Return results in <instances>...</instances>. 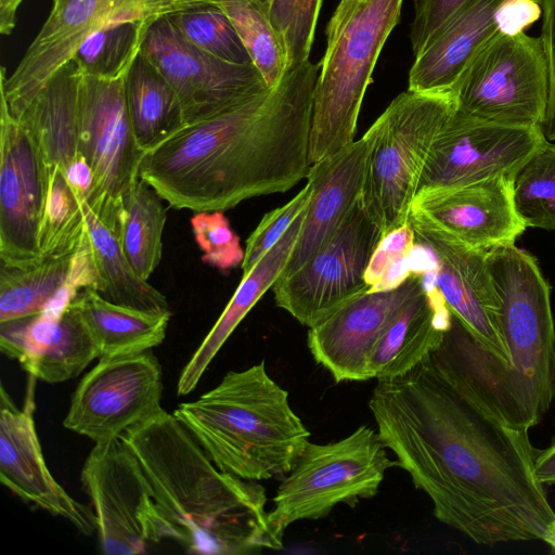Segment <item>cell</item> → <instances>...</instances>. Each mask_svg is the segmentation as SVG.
Returning a JSON list of instances; mask_svg holds the SVG:
<instances>
[{"instance_id": "obj_1", "label": "cell", "mask_w": 555, "mask_h": 555, "mask_svg": "<svg viewBox=\"0 0 555 555\" xmlns=\"http://www.w3.org/2000/svg\"><path fill=\"white\" fill-rule=\"evenodd\" d=\"M377 434L442 524L481 545L555 544V512L534 475L529 429L513 422L442 340L418 365L377 379Z\"/></svg>"}, {"instance_id": "obj_2", "label": "cell", "mask_w": 555, "mask_h": 555, "mask_svg": "<svg viewBox=\"0 0 555 555\" xmlns=\"http://www.w3.org/2000/svg\"><path fill=\"white\" fill-rule=\"evenodd\" d=\"M321 64L289 68L270 90L186 124L149 150L140 178L176 209L224 211L307 178Z\"/></svg>"}, {"instance_id": "obj_3", "label": "cell", "mask_w": 555, "mask_h": 555, "mask_svg": "<svg viewBox=\"0 0 555 555\" xmlns=\"http://www.w3.org/2000/svg\"><path fill=\"white\" fill-rule=\"evenodd\" d=\"M120 438L140 461L176 541L190 553L244 555L282 550L266 512V489L221 470L164 409Z\"/></svg>"}, {"instance_id": "obj_4", "label": "cell", "mask_w": 555, "mask_h": 555, "mask_svg": "<svg viewBox=\"0 0 555 555\" xmlns=\"http://www.w3.org/2000/svg\"><path fill=\"white\" fill-rule=\"evenodd\" d=\"M173 414L221 470L245 480L284 478L310 442L288 392L264 362L228 372Z\"/></svg>"}, {"instance_id": "obj_5", "label": "cell", "mask_w": 555, "mask_h": 555, "mask_svg": "<svg viewBox=\"0 0 555 555\" xmlns=\"http://www.w3.org/2000/svg\"><path fill=\"white\" fill-rule=\"evenodd\" d=\"M487 262L500 301L499 327L509 352V365H482L459 337L454 345L502 411L530 429L555 399L551 288L537 259L514 244L487 251Z\"/></svg>"}, {"instance_id": "obj_6", "label": "cell", "mask_w": 555, "mask_h": 555, "mask_svg": "<svg viewBox=\"0 0 555 555\" xmlns=\"http://www.w3.org/2000/svg\"><path fill=\"white\" fill-rule=\"evenodd\" d=\"M403 0H340L326 27L310 128L311 165L350 144L380 51Z\"/></svg>"}, {"instance_id": "obj_7", "label": "cell", "mask_w": 555, "mask_h": 555, "mask_svg": "<svg viewBox=\"0 0 555 555\" xmlns=\"http://www.w3.org/2000/svg\"><path fill=\"white\" fill-rule=\"evenodd\" d=\"M455 109L451 92L406 90L369 128L361 203L384 235L409 222L433 142Z\"/></svg>"}, {"instance_id": "obj_8", "label": "cell", "mask_w": 555, "mask_h": 555, "mask_svg": "<svg viewBox=\"0 0 555 555\" xmlns=\"http://www.w3.org/2000/svg\"><path fill=\"white\" fill-rule=\"evenodd\" d=\"M377 431L366 425L335 442H309L284 477L268 517L276 533L305 519L327 516L338 504L354 506L377 492L391 466Z\"/></svg>"}, {"instance_id": "obj_9", "label": "cell", "mask_w": 555, "mask_h": 555, "mask_svg": "<svg viewBox=\"0 0 555 555\" xmlns=\"http://www.w3.org/2000/svg\"><path fill=\"white\" fill-rule=\"evenodd\" d=\"M548 72L540 37L498 33L451 90L461 116L507 126L543 128Z\"/></svg>"}, {"instance_id": "obj_10", "label": "cell", "mask_w": 555, "mask_h": 555, "mask_svg": "<svg viewBox=\"0 0 555 555\" xmlns=\"http://www.w3.org/2000/svg\"><path fill=\"white\" fill-rule=\"evenodd\" d=\"M80 480L95 514L102 553L143 554L150 543L177 539L140 461L121 438L93 447Z\"/></svg>"}, {"instance_id": "obj_11", "label": "cell", "mask_w": 555, "mask_h": 555, "mask_svg": "<svg viewBox=\"0 0 555 555\" xmlns=\"http://www.w3.org/2000/svg\"><path fill=\"white\" fill-rule=\"evenodd\" d=\"M211 0H53L52 10L14 72L0 75V98L16 116L93 33L115 23L156 20Z\"/></svg>"}, {"instance_id": "obj_12", "label": "cell", "mask_w": 555, "mask_h": 555, "mask_svg": "<svg viewBox=\"0 0 555 555\" xmlns=\"http://www.w3.org/2000/svg\"><path fill=\"white\" fill-rule=\"evenodd\" d=\"M125 76L102 79L82 74L78 95L77 149L93 175L85 204L114 231L122 197L139 180L145 154L129 118Z\"/></svg>"}, {"instance_id": "obj_13", "label": "cell", "mask_w": 555, "mask_h": 555, "mask_svg": "<svg viewBox=\"0 0 555 555\" xmlns=\"http://www.w3.org/2000/svg\"><path fill=\"white\" fill-rule=\"evenodd\" d=\"M384 233L361 201L332 240L273 286L276 306L308 327L370 291L364 274Z\"/></svg>"}, {"instance_id": "obj_14", "label": "cell", "mask_w": 555, "mask_h": 555, "mask_svg": "<svg viewBox=\"0 0 555 555\" xmlns=\"http://www.w3.org/2000/svg\"><path fill=\"white\" fill-rule=\"evenodd\" d=\"M163 374L152 349L100 358L81 378L63 426L96 443L120 436L163 408Z\"/></svg>"}, {"instance_id": "obj_15", "label": "cell", "mask_w": 555, "mask_h": 555, "mask_svg": "<svg viewBox=\"0 0 555 555\" xmlns=\"http://www.w3.org/2000/svg\"><path fill=\"white\" fill-rule=\"evenodd\" d=\"M140 52L176 91L185 124L207 118L271 89L254 64L227 63L191 44L168 14L150 24Z\"/></svg>"}, {"instance_id": "obj_16", "label": "cell", "mask_w": 555, "mask_h": 555, "mask_svg": "<svg viewBox=\"0 0 555 555\" xmlns=\"http://www.w3.org/2000/svg\"><path fill=\"white\" fill-rule=\"evenodd\" d=\"M409 223L416 242L436 257V284L449 310L483 348L475 359L482 365L507 367L509 352L499 327L500 301L487 251L462 244L414 212Z\"/></svg>"}, {"instance_id": "obj_17", "label": "cell", "mask_w": 555, "mask_h": 555, "mask_svg": "<svg viewBox=\"0 0 555 555\" xmlns=\"http://www.w3.org/2000/svg\"><path fill=\"white\" fill-rule=\"evenodd\" d=\"M545 140L541 127L481 121L453 112L433 142L418 190L515 178Z\"/></svg>"}, {"instance_id": "obj_18", "label": "cell", "mask_w": 555, "mask_h": 555, "mask_svg": "<svg viewBox=\"0 0 555 555\" xmlns=\"http://www.w3.org/2000/svg\"><path fill=\"white\" fill-rule=\"evenodd\" d=\"M0 102V263L16 264L41 257L38 231L50 167Z\"/></svg>"}, {"instance_id": "obj_19", "label": "cell", "mask_w": 555, "mask_h": 555, "mask_svg": "<svg viewBox=\"0 0 555 555\" xmlns=\"http://www.w3.org/2000/svg\"><path fill=\"white\" fill-rule=\"evenodd\" d=\"M414 212L462 244L478 250L508 246L527 228L514 201V178L418 190Z\"/></svg>"}, {"instance_id": "obj_20", "label": "cell", "mask_w": 555, "mask_h": 555, "mask_svg": "<svg viewBox=\"0 0 555 555\" xmlns=\"http://www.w3.org/2000/svg\"><path fill=\"white\" fill-rule=\"evenodd\" d=\"M423 289L422 275L411 274L402 284L364 292L309 327L308 348L318 364L336 383L363 382L374 347L400 308Z\"/></svg>"}, {"instance_id": "obj_21", "label": "cell", "mask_w": 555, "mask_h": 555, "mask_svg": "<svg viewBox=\"0 0 555 555\" xmlns=\"http://www.w3.org/2000/svg\"><path fill=\"white\" fill-rule=\"evenodd\" d=\"M22 408L0 389V481L27 503L68 520L79 532L96 531L93 509L77 502L50 473L37 436L34 377Z\"/></svg>"}, {"instance_id": "obj_22", "label": "cell", "mask_w": 555, "mask_h": 555, "mask_svg": "<svg viewBox=\"0 0 555 555\" xmlns=\"http://www.w3.org/2000/svg\"><path fill=\"white\" fill-rule=\"evenodd\" d=\"M0 349L30 376L55 384L75 378L100 351L76 307L0 322Z\"/></svg>"}, {"instance_id": "obj_23", "label": "cell", "mask_w": 555, "mask_h": 555, "mask_svg": "<svg viewBox=\"0 0 555 555\" xmlns=\"http://www.w3.org/2000/svg\"><path fill=\"white\" fill-rule=\"evenodd\" d=\"M372 144L373 134L367 130L361 139L311 166L307 179L313 185L312 196L285 274L323 248L361 201Z\"/></svg>"}, {"instance_id": "obj_24", "label": "cell", "mask_w": 555, "mask_h": 555, "mask_svg": "<svg viewBox=\"0 0 555 555\" xmlns=\"http://www.w3.org/2000/svg\"><path fill=\"white\" fill-rule=\"evenodd\" d=\"M423 289L400 308L374 347L369 377L400 376L424 361L442 343L450 325L449 310L434 271L422 275Z\"/></svg>"}, {"instance_id": "obj_25", "label": "cell", "mask_w": 555, "mask_h": 555, "mask_svg": "<svg viewBox=\"0 0 555 555\" xmlns=\"http://www.w3.org/2000/svg\"><path fill=\"white\" fill-rule=\"evenodd\" d=\"M503 0H467L433 36L409 73V90L451 92L477 53L499 33Z\"/></svg>"}, {"instance_id": "obj_26", "label": "cell", "mask_w": 555, "mask_h": 555, "mask_svg": "<svg viewBox=\"0 0 555 555\" xmlns=\"http://www.w3.org/2000/svg\"><path fill=\"white\" fill-rule=\"evenodd\" d=\"M307 208L308 206L251 270L243 274L223 312L182 369L177 384L178 396L189 395L196 388L208 365L236 326L267 291L273 288L285 274L304 225Z\"/></svg>"}, {"instance_id": "obj_27", "label": "cell", "mask_w": 555, "mask_h": 555, "mask_svg": "<svg viewBox=\"0 0 555 555\" xmlns=\"http://www.w3.org/2000/svg\"><path fill=\"white\" fill-rule=\"evenodd\" d=\"M82 73L70 59L12 117L37 143L49 167L63 170L78 155V95ZM5 105V104H4Z\"/></svg>"}, {"instance_id": "obj_28", "label": "cell", "mask_w": 555, "mask_h": 555, "mask_svg": "<svg viewBox=\"0 0 555 555\" xmlns=\"http://www.w3.org/2000/svg\"><path fill=\"white\" fill-rule=\"evenodd\" d=\"M72 304L89 328L100 358L142 352L160 345L171 317L114 304L94 288L81 289Z\"/></svg>"}, {"instance_id": "obj_29", "label": "cell", "mask_w": 555, "mask_h": 555, "mask_svg": "<svg viewBox=\"0 0 555 555\" xmlns=\"http://www.w3.org/2000/svg\"><path fill=\"white\" fill-rule=\"evenodd\" d=\"M125 96L135 140L145 153L186 125L176 91L141 52L125 76Z\"/></svg>"}, {"instance_id": "obj_30", "label": "cell", "mask_w": 555, "mask_h": 555, "mask_svg": "<svg viewBox=\"0 0 555 555\" xmlns=\"http://www.w3.org/2000/svg\"><path fill=\"white\" fill-rule=\"evenodd\" d=\"M83 208L99 274L95 291L117 305L156 314H171L165 295L142 279L125 256L116 231L105 225L86 204Z\"/></svg>"}, {"instance_id": "obj_31", "label": "cell", "mask_w": 555, "mask_h": 555, "mask_svg": "<svg viewBox=\"0 0 555 555\" xmlns=\"http://www.w3.org/2000/svg\"><path fill=\"white\" fill-rule=\"evenodd\" d=\"M163 198L144 180L125 193L117 220L120 247L144 280H149L162 259L166 209Z\"/></svg>"}, {"instance_id": "obj_32", "label": "cell", "mask_w": 555, "mask_h": 555, "mask_svg": "<svg viewBox=\"0 0 555 555\" xmlns=\"http://www.w3.org/2000/svg\"><path fill=\"white\" fill-rule=\"evenodd\" d=\"M74 251L0 263V322L41 313L65 284Z\"/></svg>"}, {"instance_id": "obj_33", "label": "cell", "mask_w": 555, "mask_h": 555, "mask_svg": "<svg viewBox=\"0 0 555 555\" xmlns=\"http://www.w3.org/2000/svg\"><path fill=\"white\" fill-rule=\"evenodd\" d=\"M231 20L269 88L287 70L284 42L258 0H212Z\"/></svg>"}, {"instance_id": "obj_34", "label": "cell", "mask_w": 555, "mask_h": 555, "mask_svg": "<svg viewBox=\"0 0 555 555\" xmlns=\"http://www.w3.org/2000/svg\"><path fill=\"white\" fill-rule=\"evenodd\" d=\"M154 20H135L108 25L90 35L73 59L85 75L116 79L127 74L140 52Z\"/></svg>"}, {"instance_id": "obj_35", "label": "cell", "mask_w": 555, "mask_h": 555, "mask_svg": "<svg viewBox=\"0 0 555 555\" xmlns=\"http://www.w3.org/2000/svg\"><path fill=\"white\" fill-rule=\"evenodd\" d=\"M83 203L68 184L63 171L49 168V188L38 231L41 257L57 256L76 249L86 232Z\"/></svg>"}, {"instance_id": "obj_36", "label": "cell", "mask_w": 555, "mask_h": 555, "mask_svg": "<svg viewBox=\"0 0 555 555\" xmlns=\"http://www.w3.org/2000/svg\"><path fill=\"white\" fill-rule=\"evenodd\" d=\"M182 37L197 49L231 64H254L225 12L211 1L168 14Z\"/></svg>"}, {"instance_id": "obj_37", "label": "cell", "mask_w": 555, "mask_h": 555, "mask_svg": "<svg viewBox=\"0 0 555 555\" xmlns=\"http://www.w3.org/2000/svg\"><path fill=\"white\" fill-rule=\"evenodd\" d=\"M514 201L526 227L555 231V142L546 139L518 170Z\"/></svg>"}, {"instance_id": "obj_38", "label": "cell", "mask_w": 555, "mask_h": 555, "mask_svg": "<svg viewBox=\"0 0 555 555\" xmlns=\"http://www.w3.org/2000/svg\"><path fill=\"white\" fill-rule=\"evenodd\" d=\"M323 0H258L281 36L287 69L309 60Z\"/></svg>"}, {"instance_id": "obj_39", "label": "cell", "mask_w": 555, "mask_h": 555, "mask_svg": "<svg viewBox=\"0 0 555 555\" xmlns=\"http://www.w3.org/2000/svg\"><path fill=\"white\" fill-rule=\"evenodd\" d=\"M191 228L204 263L222 272L242 264L245 250L223 211L195 212Z\"/></svg>"}, {"instance_id": "obj_40", "label": "cell", "mask_w": 555, "mask_h": 555, "mask_svg": "<svg viewBox=\"0 0 555 555\" xmlns=\"http://www.w3.org/2000/svg\"><path fill=\"white\" fill-rule=\"evenodd\" d=\"M313 185L310 181L285 205L268 212L246 241L243 274L247 273L259 259L282 237L293 221L309 205Z\"/></svg>"}, {"instance_id": "obj_41", "label": "cell", "mask_w": 555, "mask_h": 555, "mask_svg": "<svg viewBox=\"0 0 555 555\" xmlns=\"http://www.w3.org/2000/svg\"><path fill=\"white\" fill-rule=\"evenodd\" d=\"M415 243V233L409 222L382 237L364 274L370 291L382 283L397 261L410 255Z\"/></svg>"}, {"instance_id": "obj_42", "label": "cell", "mask_w": 555, "mask_h": 555, "mask_svg": "<svg viewBox=\"0 0 555 555\" xmlns=\"http://www.w3.org/2000/svg\"><path fill=\"white\" fill-rule=\"evenodd\" d=\"M467 0H413L410 39L414 56Z\"/></svg>"}, {"instance_id": "obj_43", "label": "cell", "mask_w": 555, "mask_h": 555, "mask_svg": "<svg viewBox=\"0 0 555 555\" xmlns=\"http://www.w3.org/2000/svg\"><path fill=\"white\" fill-rule=\"evenodd\" d=\"M542 16V8L534 0H503L495 11V24L500 34L516 36Z\"/></svg>"}, {"instance_id": "obj_44", "label": "cell", "mask_w": 555, "mask_h": 555, "mask_svg": "<svg viewBox=\"0 0 555 555\" xmlns=\"http://www.w3.org/2000/svg\"><path fill=\"white\" fill-rule=\"evenodd\" d=\"M542 41L548 72V106L543 129L555 121V0H541Z\"/></svg>"}, {"instance_id": "obj_45", "label": "cell", "mask_w": 555, "mask_h": 555, "mask_svg": "<svg viewBox=\"0 0 555 555\" xmlns=\"http://www.w3.org/2000/svg\"><path fill=\"white\" fill-rule=\"evenodd\" d=\"M62 171L77 197L83 204L87 203L92 190L93 175L83 156L78 153L75 159Z\"/></svg>"}, {"instance_id": "obj_46", "label": "cell", "mask_w": 555, "mask_h": 555, "mask_svg": "<svg viewBox=\"0 0 555 555\" xmlns=\"http://www.w3.org/2000/svg\"><path fill=\"white\" fill-rule=\"evenodd\" d=\"M534 475L542 485H555V442L538 452L534 460Z\"/></svg>"}, {"instance_id": "obj_47", "label": "cell", "mask_w": 555, "mask_h": 555, "mask_svg": "<svg viewBox=\"0 0 555 555\" xmlns=\"http://www.w3.org/2000/svg\"><path fill=\"white\" fill-rule=\"evenodd\" d=\"M23 0H0V31L10 35L16 24V13Z\"/></svg>"}, {"instance_id": "obj_48", "label": "cell", "mask_w": 555, "mask_h": 555, "mask_svg": "<svg viewBox=\"0 0 555 555\" xmlns=\"http://www.w3.org/2000/svg\"><path fill=\"white\" fill-rule=\"evenodd\" d=\"M544 135L548 141L555 142V121L543 129Z\"/></svg>"}, {"instance_id": "obj_49", "label": "cell", "mask_w": 555, "mask_h": 555, "mask_svg": "<svg viewBox=\"0 0 555 555\" xmlns=\"http://www.w3.org/2000/svg\"><path fill=\"white\" fill-rule=\"evenodd\" d=\"M534 1H537L538 3H540V2H541V0H534Z\"/></svg>"}, {"instance_id": "obj_50", "label": "cell", "mask_w": 555, "mask_h": 555, "mask_svg": "<svg viewBox=\"0 0 555 555\" xmlns=\"http://www.w3.org/2000/svg\"><path fill=\"white\" fill-rule=\"evenodd\" d=\"M552 548L555 551V544H554V546Z\"/></svg>"}]
</instances>
